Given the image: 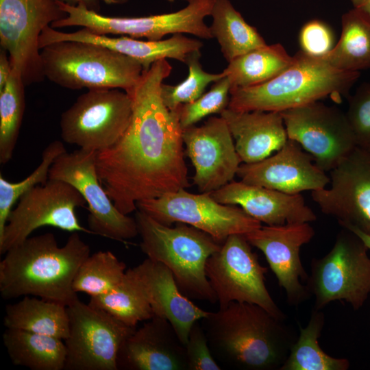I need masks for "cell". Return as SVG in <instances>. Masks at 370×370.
<instances>
[{"label":"cell","instance_id":"obj_41","mask_svg":"<svg viewBox=\"0 0 370 370\" xmlns=\"http://www.w3.org/2000/svg\"><path fill=\"white\" fill-rule=\"evenodd\" d=\"M12 71V66L8 52L0 50V90L6 84Z\"/></svg>","mask_w":370,"mask_h":370},{"label":"cell","instance_id":"obj_37","mask_svg":"<svg viewBox=\"0 0 370 370\" xmlns=\"http://www.w3.org/2000/svg\"><path fill=\"white\" fill-rule=\"evenodd\" d=\"M230 90V81L227 77L223 76L197 99L180 106L177 110L182 128L184 130L194 125L210 114H221L228 108Z\"/></svg>","mask_w":370,"mask_h":370},{"label":"cell","instance_id":"obj_29","mask_svg":"<svg viewBox=\"0 0 370 370\" xmlns=\"http://www.w3.org/2000/svg\"><path fill=\"white\" fill-rule=\"evenodd\" d=\"M293 61V56L281 44L266 45L233 59L222 73L229 78L231 88H247L271 80Z\"/></svg>","mask_w":370,"mask_h":370},{"label":"cell","instance_id":"obj_28","mask_svg":"<svg viewBox=\"0 0 370 370\" xmlns=\"http://www.w3.org/2000/svg\"><path fill=\"white\" fill-rule=\"evenodd\" d=\"M209 27L227 62L253 49L265 46L256 27L248 24L230 0H213Z\"/></svg>","mask_w":370,"mask_h":370},{"label":"cell","instance_id":"obj_30","mask_svg":"<svg viewBox=\"0 0 370 370\" xmlns=\"http://www.w3.org/2000/svg\"><path fill=\"white\" fill-rule=\"evenodd\" d=\"M339 40L321 57L332 66L342 71H358L370 68V17L353 8L341 20Z\"/></svg>","mask_w":370,"mask_h":370},{"label":"cell","instance_id":"obj_19","mask_svg":"<svg viewBox=\"0 0 370 370\" xmlns=\"http://www.w3.org/2000/svg\"><path fill=\"white\" fill-rule=\"evenodd\" d=\"M314 235L310 223L284 225H262L245 234L253 247L264 255L278 284L286 295L287 301L298 305L309 295L306 286L308 275L300 258L301 247L309 243Z\"/></svg>","mask_w":370,"mask_h":370},{"label":"cell","instance_id":"obj_22","mask_svg":"<svg viewBox=\"0 0 370 370\" xmlns=\"http://www.w3.org/2000/svg\"><path fill=\"white\" fill-rule=\"evenodd\" d=\"M223 204L236 205L267 225L310 223L317 220L301 194H288L269 188L232 181L211 193Z\"/></svg>","mask_w":370,"mask_h":370},{"label":"cell","instance_id":"obj_15","mask_svg":"<svg viewBox=\"0 0 370 370\" xmlns=\"http://www.w3.org/2000/svg\"><path fill=\"white\" fill-rule=\"evenodd\" d=\"M49 179L66 182L79 192L88 204V229L93 234L121 242L138 235L135 218L121 212L101 185L95 151L64 152L51 165Z\"/></svg>","mask_w":370,"mask_h":370},{"label":"cell","instance_id":"obj_14","mask_svg":"<svg viewBox=\"0 0 370 370\" xmlns=\"http://www.w3.org/2000/svg\"><path fill=\"white\" fill-rule=\"evenodd\" d=\"M67 312L64 370H117L120 347L136 328L79 299L67 306Z\"/></svg>","mask_w":370,"mask_h":370},{"label":"cell","instance_id":"obj_45","mask_svg":"<svg viewBox=\"0 0 370 370\" xmlns=\"http://www.w3.org/2000/svg\"><path fill=\"white\" fill-rule=\"evenodd\" d=\"M165 1H166L168 2H170V3H173V2L175 1V0H165Z\"/></svg>","mask_w":370,"mask_h":370},{"label":"cell","instance_id":"obj_11","mask_svg":"<svg viewBox=\"0 0 370 370\" xmlns=\"http://www.w3.org/2000/svg\"><path fill=\"white\" fill-rule=\"evenodd\" d=\"M86 201L70 184L49 179L26 192L18 199L0 235V254L21 243L38 228L51 226L62 230L93 233L79 223L75 210Z\"/></svg>","mask_w":370,"mask_h":370},{"label":"cell","instance_id":"obj_35","mask_svg":"<svg viewBox=\"0 0 370 370\" xmlns=\"http://www.w3.org/2000/svg\"><path fill=\"white\" fill-rule=\"evenodd\" d=\"M66 151L63 143L54 140L47 145L42 153V160L34 171L18 182H11L0 175V235L5 227L14 204L26 192L37 185L44 184L49 180V171L55 160Z\"/></svg>","mask_w":370,"mask_h":370},{"label":"cell","instance_id":"obj_40","mask_svg":"<svg viewBox=\"0 0 370 370\" xmlns=\"http://www.w3.org/2000/svg\"><path fill=\"white\" fill-rule=\"evenodd\" d=\"M299 41L301 50L304 53L322 57L334 47V35L325 23L319 20H312L301 27Z\"/></svg>","mask_w":370,"mask_h":370},{"label":"cell","instance_id":"obj_43","mask_svg":"<svg viewBox=\"0 0 370 370\" xmlns=\"http://www.w3.org/2000/svg\"><path fill=\"white\" fill-rule=\"evenodd\" d=\"M354 8L370 17V0H351Z\"/></svg>","mask_w":370,"mask_h":370},{"label":"cell","instance_id":"obj_13","mask_svg":"<svg viewBox=\"0 0 370 370\" xmlns=\"http://www.w3.org/2000/svg\"><path fill=\"white\" fill-rule=\"evenodd\" d=\"M55 0H0V45L25 86L44 78L39 38L42 31L66 16Z\"/></svg>","mask_w":370,"mask_h":370},{"label":"cell","instance_id":"obj_32","mask_svg":"<svg viewBox=\"0 0 370 370\" xmlns=\"http://www.w3.org/2000/svg\"><path fill=\"white\" fill-rule=\"evenodd\" d=\"M321 310L313 308L308 325L299 326V334L280 370H347L349 361L326 354L319 344L324 325Z\"/></svg>","mask_w":370,"mask_h":370},{"label":"cell","instance_id":"obj_23","mask_svg":"<svg viewBox=\"0 0 370 370\" xmlns=\"http://www.w3.org/2000/svg\"><path fill=\"white\" fill-rule=\"evenodd\" d=\"M79 41L100 45L137 60L144 71L162 59H175L185 63L193 51L200 50L203 43L184 34H173L160 40H140L127 36H109L94 34L86 28L74 32H64L48 26L39 38V47L60 41Z\"/></svg>","mask_w":370,"mask_h":370},{"label":"cell","instance_id":"obj_4","mask_svg":"<svg viewBox=\"0 0 370 370\" xmlns=\"http://www.w3.org/2000/svg\"><path fill=\"white\" fill-rule=\"evenodd\" d=\"M360 72L337 69L321 57L301 50L280 74L263 84L230 90L228 108L237 111L282 112L330 97L339 103L349 98Z\"/></svg>","mask_w":370,"mask_h":370},{"label":"cell","instance_id":"obj_25","mask_svg":"<svg viewBox=\"0 0 370 370\" xmlns=\"http://www.w3.org/2000/svg\"><path fill=\"white\" fill-rule=\"evenodd\" d=\"M220 116L227 123L242 163L267 158L288 138L281 112L237 111L227 108Z\"/></svg>","mask_w":370,"mask_h":370},{"label":"cell","instance_id":"obj_42","mask_svg":"<svg viewBox=\"0 0 370 370\" xmlns=\"http://www.w3.org/2000/svg\"><path fill=\"white\" fill-rule=\"evenodd\" d=\"M75 5L78 3L84 4L88 9L98 12L99 9V0H55ZM107 4H123L129 0H101Z\"/></svg>","mask_w":370,"mask_h":370},{"label":"cell","instance_id":"obj_34","mask_svg":"<svg viewBox=\"0 0 370 370\" xmlns=\"http://www.w3.org/2000/svg\"><path fill=\"white\" fill-rule=\"evenodd\" d=\"M127 269L125 262L112 252H95L90 254L79 267L74 278L73 289L90 297L106 294L121 282Z\"/></svg>","mask_w":370,"mask_h":370},{"label":"cell","instance_id":"obj_38","mask_svg":"<svg viewBox=\"0 0 370 370\" xmlns=\"http://www.w3.org/2000/svg\"><path fill=\"white\" fill-rule=\"evenodd\" d=\"M345 114L357 147L370 152V82L360 84L349 97Z\"/></svg>","mask_w":370,"mask_h":370},{"label":"cell","instance_id":"obj_27","mask_svg":"<svg viewBox=\"0 0 370 370\" xmlns=\"http://www.w3.org/2000/svg\"><path fill=\"white\" fill-rule=\"evenodd\" d=\"M3 341L15 365L32 370H64L66 349L62 339L7 328Z\"/></svg>","mask_w":370,"mask_h":370},{"label":"cell","instance_id":"obj_31","mask_svg":"<svg viewBox=\"0 0 370 370\" xmlns=\"http://www.w3.org/2000/svg\"><path fill=\"white\" fill-rule=\"evenodd\" d=\"M88 304L131 327L136 328L139 322L153 317L143 286L132 268L127 269L121 282L112 290L90 297Z\"/></svg>","mask_w":370,"mask_h":370},{"label":"cell","instance_id":"obj_10","mask_svg":"<svg viewBox=\"0 0 370 370\" xmlns=\"http://www.w3.org/2000/svg\"><path fill=\"white\" fill-rule=\"evenodd\" d=\"M132 101L119 88L88 89L61 115L62 140L80 149L99 151L114 144L131 120Z\"/></svg>","mask_w":370,"mask_h":370},{"label":"cell","instance_id":"obj_39","mask_svg":"<svg viewBox=\"0 0 370 370\" xmlns=\"http://www.w3.org/2000/svg\"><path fill=\"white\" fill-rule=\"evenodd\" d=\"M200 321H195L192 325L185 345L187 370H220L221 366L210 349Z\"/></svg>","mask_w":370,"mask_h":370},{"label":"cell","instance_id":"obj_44","mask_svg":"<svg viewBox=\"0 0 370 370\" xmlns=\"http://www.w3.org/2000/svg\"><path fill=\"white\" fill-rule=\"evenodd\" d=\"M354 233H355L356 235H358L361 240L365 243L369 250L370 251V236L367 235L366 234L362 232L361 231L356 229V228H349L347 229Z\"/></svg>","mask_w":370,"mask_h":370},{"label":"cell","instance_id":"obj_8","mask_svg":"<svg viewBox=\"0 0 370 370\" xmlns=\"http://www.w3.org/2000/svg\"><path fill=\"white\" fill-rule=\"evenodd\" d=\"M369 249L353 232L343 228L330 251L311 262L307 288L314 297V308L322 310L335 301H344L356 310L370 294Z\"/></svg>","mask_w":370,"mask_h":370},{"label":"cell","instance_id":"obj_12","mask_svg":"<svg viewBox=\"0 0 370 370\" xmlns=\"http://www.w3.org/2000/svg\"><path fill=\"white\" fill-rule=\"evenodd\" d=\"M140 210L159 223H183L210 235L220 244L233 234H246L262 223L240 206L217 201L211 193L193 194L185 188L137 203Z\"/></svg>","mask_w":370,"mask_h":370},{"label":"cell","instance_id":"obj_24","mask_svg":"<svg viewBox=\"0 0 370 370\" xmlns=\"http://www.w3.org/2000/svg\"><path fill=\"white\" fill-rule=\"evenodd\" d=\"M132 269L143 286L153 317L169 321L185 345L193 323L205 317L208 311L180 291L173 273L164 264L147 258Z\"/></svg>","mask_w":370,"mask_h":370},{"label":"cell","instance_id":"obj_7","mask_svg":"<svg viewBox=\"0 0 370 370\" xmlns=\"http://www.w3.org/2000/svg\"><path fill=\"white\" fill-rule=\"evenodd\" d=\"M181 10L139 17H116L99 14L84 4L75 5L57 1L66 16L51 27L80 26L96 34L127 36L149 40H160L169 34H188L203 39L213 38L204 18L210 16L213 0H184Z\"/></svg>","mask_w":370,"mask_h":370},{"label":"cell","instance_id":"obj_1","mask_svg":"<svg viewBox=\"0 0 370 370\" xmlns=\"http://www.w3.org/2000/svg\"><path fill=\"white\" fill-rule=\"evenodd\" d=\"M172 66L166 59L144 71L127 92L130 122L112 145L96 151L99 181L116 208L128 215L138 202L190 186L178 110L164 103L161 86Z\"/></svg>","mask_w":370,"mask_h":370},{"label":"cell","instance_id":"obj_5","mask_svg":"<svg viewBox=\"0 0 370 370\" xmlns=\"http://www.w3.org/2000/svg\"><path fill=\"white\" fill-rule=\"evenodd\" d=\"M134 218L141 238L140 247L147 258L167 267L180 291L188 298L217 302L206 276V264L222 245L208 234L186 223L166 225L138 210Z\"/></svg>","mask_w":370,"mask_h":370},{"label":"cell","instance_id":"obj_6","mask_svg":"<svg viewBox=\"0 0 370 370\" xmlns=\"http://www.w3.org/2000/svg\"><path fill=\"white\" fill-rule=\"evenodd\" d=\"M40 57L45 77L71 90L119 88L129 92L144 71L135 59L85 42L50 44L41 49Z\"/></svg>","mask_w":370,"mask_h":370},{"label":"cell","instance_id":"obj_33","mask_svg":"<svg viewBox=\"0 0 370 370\" xmlns=\"http://www.w3.org/2000/svg\"><path fill=\"white\" fill-rule=\"evenodd\" d=\"M25 84L16 71L0 90V163L12 157L25 109Z\"/></svg>","mask_w":370,"mask_h":370},{"label":"cell","instance_id":"obj_36","mask_svg":"<svg viewBox=\"0 0 370 370\" xmlns=\"http://www.w3.org/2000/svg\"><path fill=\"white\" fill-rule=\"evenodd\" d=\"M200 50L191 52L186 58L185 64L188 66L187 77L176 85L162 84L161 96L165 106L171 110H177L184 104L191 103L204 93L211 83L219 80L223 73H210L203 69L200 62Z\"/></svg>","mask_w":370,"mask_h":370},{"label":"cell","instance_id":"obj_9","mask_svg":"<svg viewBox=\"0 0 370 370\" xmlns=\"http://www.w3.org/2000/svg\"><path fill=\"white\" fill-rule=\"evenodd\" d=\"M251 247L244 234H233L207 260L206 276L219 308L233 301L254 304L283 321L284 314L265 285L267 268Z\"/></svg>","mask_w":370,"mask_h":370},{"label":"cell","instance_id":"obj_16","mask_svg":"<svg viewBox=\"0 0 370 370\" xmlns=\"http://www.w3.org/2000/svg\"><path fill=\"white\" fill-rule=\"evenodd\" d=\"M288 138L298 143L325 172L357 147L346 114L319 101L281 112Z\"/></svg>","mask_w":370,"mask_h":370},{"label":"cell","instance_id":"obj_2","mask_svg":"<svg viewBox=\"0 0 370 370\" xmlns=\"http://www.w3.org/2000/svg\"><path fill=\"white\" fill-rule=\"evenodd\" d=\"M90 254L78 232H71L63 246L51 232L29 236L7 251L0 262L1 296H34L69 306L78 299L74 278Z\"/></svg>","mask_w":370,"mask_h":370},{"label":"cell","instance_id":"obj_26","mask_svg":"<svg viewBox=\"0 0 370 370\" xmlns=\"http://www.w3.org/2000/svg\"><path fill=\"white\" fill-rule=\"evenodd\" d=\"M3 323L6 328L51 336L64 341L69 332L67 306L29 295L6 306Z\"/></svg>","mask_w":370,"mask_h":370},{"label":"cell","instance_id":"obj_3","mask_svg":"<svg viewBox=\"0 0 370 370\" xmlns=\"http://www.w3.org/2000/svg\"><path fill=\"white\" fill-rule=\"evenodd\" d=\"M217 360L244 370H275L295 342L288 329L261 306L233 301L201 320Z\"/></svg>","mask_w":370,"mask_h":370},{"label":"cell","instance_id":"obj_20","mask_svg":"<svg viewBox=\"0 0 370 370\" xmlns=\"http://www.w3.org/2000/svg\"><path fill=\"white\" fill-rule=\"evenodd\" d=\"M236 175L241 181L288 194L326 188L330 177L314 163L296 141L288 138L283 147L257 162L241 163Z\"/></svg>","mask_w":370,"mask_h":370},{"label":"cell","instance_id":"obj_18","mask_svg":"<svg viewBox=\"0 0 370 370\" xmlns=\"http://www.w3.org/2000/svg\"><path fill=\"white\" fill-rule=\"evenodd\" d=\"M183 140L195 169L193 183L201 193H212L233 181L242 162L223 117H210L201 126L184 129Z\"/></svg>","mask_w":370,"mask_h":370},{"label":"cell","instance_id":"obj_21","mask_svg":"<svg viewBox=\"0 0 370 370\" xmlns=\"http://www.w3.org/2000/svg\"><path fill=\"white\" fill-rule=\"evenodd\" d=\"M117 370H187L185 345L166 319L153 317L124 341Z\"/></svg>","mask_w":370,"mask_h":370},{"label":"cell","instance_id":"obj_17","mask_svg":"<svg viewBox=\"0 0 370 370\" xmlns=\"http://www.w3.org/2000/svg\"><path fill=\"white\" fill-rule=\"evenodd\" d=\"M330 173V186L312 191V200L343 228L370 236V152L356 147Z\"/></svg>","mask_w":370,"mask_h":370}]
</instances>
